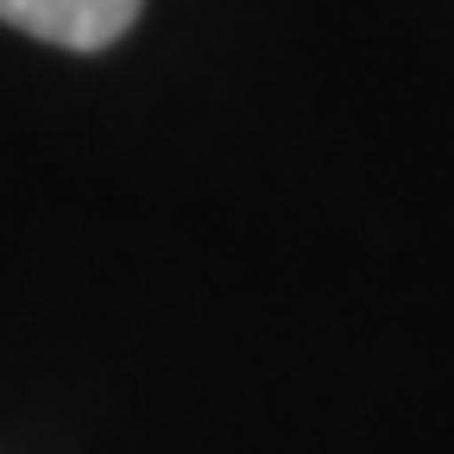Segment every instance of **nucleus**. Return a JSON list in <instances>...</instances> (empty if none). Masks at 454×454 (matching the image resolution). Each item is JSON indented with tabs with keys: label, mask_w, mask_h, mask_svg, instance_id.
Here are the masks:
<instances>
[{
	"label": "nucleus",
	"mask_w": 454,
	"mask_h": 454,
	"mask_svg": "<svg viewBox=\"0 0 454 454\" xmlns=\"http://www.w3.org/2000/svg\"><path fill=\"white\" fill-rule=\"evenodd\" d=\"M139 7L145 0H0V20L57 51H101L139 20Z\"/></svg>",
	"instance_id": "1"
}]
</instances>
